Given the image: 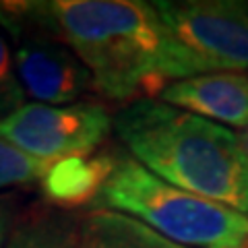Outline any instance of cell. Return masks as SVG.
<instances>
[{"mask_svg": "<svg viewBox=\"0 0 248 248\" xmlns=\"http://www.w3.org/2000/svg\"><path fill=\"white\" fill-rule=\"evenodd\" d=\"M192 77L248 68V0L153 2Z\"/></svg>", "mask_w": 248, "mask_h": 248, "instance_id": "4", "label": "cell"}, {"mask_svg": "<svg viewBox=\"0 0 248 248\" xmlns=\"http://www.w3.org/2000/svg\"><path fill=\"white\" fill-rule=\"evenodd\" d=\"M118 159L108 151L54 161L42 180L44 195L60 207H81L95 199L110 180Z\"/></svg>", "mask_w": 248, "mask_h": 248, "instance_id": "8", "label": "cell"}, {"mask_svg": "<svg viewBox=\"0 0 248 248\" xmlns=\"http://www.w3.org/2000/svg\"><path fill=\"white\" fill-rule=\"evenodd\" d=\"M114 128L164 182L248 215V157L230 128L151 97L122 108Z\"/></svg>", "mask_w": 248, "mask_h": 248, "instance_id": "2", "label": "cell"}, {"mask_svg": "<svg viewBox=\"0 0 248 248\" xmlns=\"http://www.w3.org/2000/svg\"><path fill=\"white\" fill-rule=\"evenodd\" d=\"M79 248H186L143 221L112 209H93L79 221Z\"/></svg>", "mask_w": 248, "mask_h": 248, "instance_id": "9", "label": "cell"}, {"mask_svg": "<svg viewBox=\"0 0 248 248\" xmlns=\"http://www.w3.org/2000/svg\"><path fill=\"white\" fill-rule=\"evenodd\" d=\"M0 23L13 33L19 81L40 104H73L93 85L87 66L64 42L25 17L21 2H0Z\"/></svg>", "mask_w": 248, "mask_h": 248, "instance_id": "5", "label": "cell"}, {"mask_svg": "<svg viewBox=\"0 0 248 248\" xmlns=\"http://www.w3.org/2000/svg\"><path fill=\"white\" fill-rule=\"evenodd\" d=\"M4 248H79V221L73 223L58 215L31 217Z\"/></svg>", "mask_w": 248, "mask_h": 248, "instance_id": "10", "label": "cell"}, {"mask_svg": "<svg viewBox=\"0 0 248 248\" xmlns=\"http://www.w3.org/2000/svg\"><path fill=\"white\" fill-rule=\"evenodd\" d=\"M52 166V161L33 157L0 137V190L6 186L31 184L37 180L42 182Z\"/></svg>", "mask_w": 248, "mask_h": 248, "instance_id": "11", "label": "cell"}, {"mask_svg": "<svg viewBox=\"0 0 248 248\" xmlns=\"http://www.w3.org/2000/svg\"><path fill=\"white\" fill-rule=\"evenodd\" d=\"M99 199L186 248H248V215L164 182L135 157H120Z\"/></svg>", "mask_w": 248, "mask_h": 248, "instance_id": "3", "label": "cell"}, {"mask_svg": "<svg viewBox=\"0 0 248 248\" xmlns=\"http://www.w3.org/2000/svg\"><path fill=\"white\" fill-rule=\"evenodd\" d=\"M25 17L75 52L110 99L161 95L192 73L153 2L143 0H52L21 2Z\"/></svg>", "mask_w": 248, "mask_h": 248, "instance_id": "1", "label": "cell"}, {"mask_svg": "<svg viewBox=\"0 0 248 248\" xmlns=\"http://www.w3.org/2000/svg\"><path fill=\"white\" fill-rule=\"evenodd\" d=\"M9 219H11V201L0 199V248H2L6 240V230H9Z\"/></svg>", "mask_w": 248, "mask_h": 248, "instance_id": "13", "label": "cell"}, {"mask_svg": "<svg viewBox=\"0 0 248 248\" xmlns=\"http://www.w3.org/2000/svg\"><path fill=\"white\" fill-rule=\"evenodd\" d=\"M23 99H25V91H23L19 75H15V64L6 42L0 37V120L25 106Z\"/></svg>", "mask_w": 248, "mask_h": 248, "instance_id": "12", "label": "cell"}, {"mask_svg": "<svg viewBox=\"0 0 248 248\" xmlns=\"http://www.w3.org/2000/svg\"><path fill=\"white\" fill-rule=\"evenodd\" d=\"M240 137V143H242V147H244V153H246V157H248V128H244L242 133L238 135Z\"/></svg>", "mask_w": 248, "mask_h": 248, "instance_id": "14", "label": "cell"}, {"mask_svg": "<svg viewBox=\"0 0 248 248\" xmlns=\"http://www.w3.org/2000/svg\"><path fill=\"white\" fill-rule=\"evenodd\" d=\"M114 120L106 108L93 102L68 106L25 104L0 120V137L33 157L60 161L93 153L110 133Z\"/></svg>", "mask_w": 248, "mask_h": 248, "instance_id": "6", "label": "cell"}, {"mask_svg": "<svg viewBox=\"0 0 248 248\" xmlns=\"http://www.w3.org/2000/svg\"><path fill=\"white\" fill-rule=\"evenodd\" d=\"M161 102L211 122L248 128V77L240 73H209L172 83Z\"/></svg>", "mask_w": 248, "mask_h": 248, "instance_id": "7", "label": "cell"}]
</instances>
